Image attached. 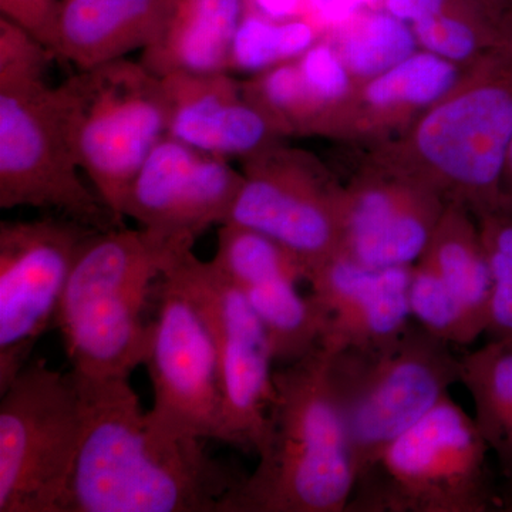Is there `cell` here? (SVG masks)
Segmentation results:
<instances>
[{
	"instance_id": "obj_1",
	"label": "cell",
	"mask_w": 512,
	"mask_h": 512,
	"mask_svg": "<svg viewBox=\"0 0 512 512\" xmlns=\"http://www.w3.org/2000/svg\"><path fill=\"white\" fill-rule=\"evenodd\" d=\"M74 376L86 426L55 512H222L247 473L212 458L204 441L157 433L130 380Z\"/></svg>"
},
{
	"instance_id": "obj_2",
	"label": "cell",
	"mask_w": 512,
	"mask_h": 512,
	"mask_svg": "<svg viewBox=\"0 0 512 512\" xmlns=\"http://www.w3.org/2000/svg\"><path fill=\"white\" fill-rule=\"evenodd\" d=\"M328 369V350L319 346L274 370L258 467L222 512H346L356 467Z\"/></svg>"
},
{
	"instance_id": "obj_3",
	"label": "cell",
	"mask_w": 512,
	"mask_h": 512,
	"mask_svg": "<svg viewBox=\"0 0 512 512\" xmlns=\"http://www.w3.org/2000/svg\"><path fill=\"white\" fill-rule=\"evenodd\" d=\"M188 251L190 245L146 229L94 232L73 266L55 320L74 375L92 382L130 380L146 365L148 292Z\"/></svg>"
},
{
	"instance_id": "obj_4",
	"label": "cell",
	"mask_w": 512,
	"mask_h": 512,
	"mask_svg": "<svg viewBox=\"0 0 512 512\" xmlns=\"http://www.w3.org/2000/svg\"><path fill=\"white\" fill-rule=\"evenodd\" d=\"M52 53L0 18V208H43L97 231L126 227L87 187L47 83Z\"/></svg>"
},
{
	"instance_id": "obj_5",
	"label": "cell",
	"mask_w": 512,
	"mask_h": 512,
	"mask_svg": "<svg viewBox=\"0 0 512 512\" xmlns=\"http://www.w3.org/2000/svg\"><path fill=\"white\" fill-rule=\"evenodd\" d=\"M490 447L450 394L356 478L346 512L503 510Z\"/></svg>"
},
{
	"instance_id": "obj_6",
	"label": "cell",
	"mask_w": 512,
	"mask_h": 512,
	"mask_svg": "<svg viewBox=\"0 0 512 512\" xmlns=\"http://www.w3.org/2000/svg\"><path fill=\"white\" fill-rule=\"evenodd\" d=\"M64 136L104 204L123 220L128 188L148 154L168 136L163 77L123 59L79 70L55 86Z\"/></svg>"
},
{
	"instance_id": "obj_7",
	"label": "cell",
	"mask_w": 512,
	"mask_h": 512,
	"mask_svg": "<svg viewBox=\"0 0 512 512\" xmlns=\"http://www.w3.org/2000/svg\"><path fill=\"white\" fill-rule=\"evenodd\" d=\"M328 353L329 383L352 447L356 478L460 382L461 357L417 320L383 345Z\"/></svg>"
},
{
	"instance_id": "obj_8",
	"label": "cell",
	"mask_w": 512,
	"mask_h": 512,
	"mask_svg": "<svg viewBox=\"0 0 512 512\" xmlns=\"http://www.w3.org/2000/svg\"><path fill=\"white\" fill-rule=\"evenodd\" d=\"M0 396V512H55L86 426L82 387L30 359Z\"/></svg>"
},
{
	"instance_id": "obj_9",
	"label": "cell",
	"mask_w": 512,
	"mask_h": 512,
	"mask_svg": "<svg viewBox=\"0 0 512 512\" xmlns=\"http://www.w3.org/2000/svg\"><path fill=\"white\" fill-rule=\"evenodd\" d=\"M164 275L187 293L210 330L231 446L258 456L275 397V362L264 325L244 292L194 252L181 256Z\"/></svg>"
},
{
	"instance_id": "obj_10",
	"label": "cell",
	"mask_w": 512,
	"mask_h": 512,
	"mask_svg": "<svg viewBox=\"0 0 512 512\" xmlns=\"http://www.w3.org/2000/svg\"><path fill=\"white\" fill-rule=\"evenodd\" d=\"M146 365L154 403L147 423L171 439L231 444L217 352L204 319L173 279L158 282Z\"/></svg>"
},
{
	"instance_id": "obj_11",
	"label": "cell",
	"mask_w": 512,
	"mask_h": 512,
	"mask_svg": "<svg viewBox=\"0 0 512 512\" xmlns=\"http://www.w3.org/2000/svg\"><path fill=\"white\" fill-rule=\"evenodd\" d=\"M94 232L62 215L0 222V393L55 323L73 266Z\"/></svg>"
},
{
	"instance_id": "obj_12",
	"label": "cell",
	"mask_w": 512,
	"mask_h": 512,
	"mask_svg": "<svg viewBox=\"0 0 512 512\" xmlns=\"http://www.w3.org/2000/svg\"><path fill=\"white\" fill-rule=\"evenodd\" d=\"M244 160V184L227 222L274 238L302 259L309 274L338 254L343 192L323 183L299 154L271 146Z\"/></svg>"
},
{
	"instance_id": "obj_13",
	"label": "cell",
	"mask_w": 512,
	"mask_h": 512,
	"mask_svg": "<svg viewBox=\"0 0 512 512\" xmlns=\"http://www.w3.org/2000/svg\"><path fill=\"white\" fill-rule=\"evenodd\" d=\"M512 143V90L484 84L440 104L417 128L419 153L463 201L493 210Z\"/></svg>"
},
{
	"instance_id": "obj_14",
	"label": "cell",
	"mask_w": 512,
	"mask_h": 512,
	"mask_svg": "<svg viewBox=\"0 0 512 512\" xmlns=\"http://www.w3.org/2000/svg\"><path fill=\"white\" fill-rule=\"evenodd\" d=\"M242 184L244 174L227 158L165 136L128 188L123 217L157 237L194 247L208 228L228 221Z\"/></svg>"
},
{
	"instance_id": "obj_15",
	"label": "cell",
	"mask_w": 512,
	"mask_h": 512,
	"mask_svg": "<svg viewBox=\"0 0 512 512\" xmlns=\"http://www.w3.org/2000/svg\"><path fill=\"white\" fill-rule=\"evenodd\" d=\"M412 265L369 268L335 254L312 269L309 296L323 318L320 346L328 352L373 348L397 338L412 318Z\"/></svg>"
},
{
	"instance_id": "obj_16",
	"label": "cell",
	"mask_w": 512,
	"mask_h": 512,
	"mask_svg": "<svg viewBox=\"0 0 512 512\" xmlns=\"http://www.w3.org/2000/svg\"><path fill=\"white\" fill-rule=\"evenodd\" d=\"M444 210L436 191L421 185L369 184L343 192L339 254L369 268L412 265Z\"/></svg>"
},
{
	"instance_id": "obj_17",
	"label": "cell",
	"mask_w": 512,
	"mask_h": 512,
	"mask_svg": "<svg viewBox=\"0 0 512 512\" xmlns=\"http://www.w3.org/2000/svg\"><path fill=\"white\" fill-rule=\"evenodd\" d=\"M161 77L170 101L168 136L222 158H247L272 146L278 130L231 74L180 72Z\"/></svg>"
},
{
	"instance_id": "obj_18",
	"label": "cell",
	"mask_w": 512,
	"mask_h": 512,
	"mask_svg": "<svg viewBox=\"0 0 512 512\" xmlns=\"http://www.w3.org/2000/svg\"><path fill=\"white\" fill-rule=\"evenodd\" d=\"M174 0H60L49 52L79 70L123 59L160 35Z\"/></svg>"
},
{
	"instance_id": "obj_19",
	"label": "cell",
	"mask_w": 512,
	"mask_h": 512,
	"mask_svg": "<svg viewBox=\"0 0 512 512\" xmlns=\"http://www.w3.org/2000/svg\"><path fill=\"white\" fill-rule=\"evenodd\" d=\"M244 13L245 0H174L160 35L143 50L141 63L158 76L227 72Z\"/></svg>"
},
{
	"instance_id": "obj_20",
	"label": "cell",
	"mask_w": 512,
	"mask_h": 512,
	"mask_svg": "<svg viewBox=\"0 0 512 512\" xmlns=\"http://www.w3.org/2000/svg\"><path fill=\"white\" fill-rule=\"evenodd\" d=\"M419 262L448 292L490 323L493 275L480 231L468 220L461 202L453 201L444 210Z\"/></svg>"
},
{
	"instance_id": "obj_21",
	"label": "cell",
	"mask_w": 512,
	"mask_h": 512,
	"mask_svg": "<svg viewBox=\"0 0 512 512\" xmlns=\"http://www.w3.org/2000/svg\"><path fill=\"white\" fill-rule=\"evenodd\" d=\"M460 383L467 387L478 430L497 458L505 481L512 478V339H490L461 357Z\"/></svg>"
},
{
	"instance_id": "obj_22",
	"label": "cell",
	"mask_w": 512,
	"mask_h": 512,
	"mask_svg": "<svg viewBox=\"0 0 512 512\" xmlns=\"http://www.w3.org/2000/svg\"><path fill=\"white\" fill-rule=\"evenodd\" d=\"M296 284L275 279L241 289L264 325L274 362L281 366L308 356L322 340V313L311 296L298 292Z\"/></svg>"
},
{
	"instance_id": "obj_23",
	"label": "cell",
	"mask_w": 512,
	"mask_h": 512,
	"mask_svg": "<svg viewBox=\"0 0 512 512\" xmlns=\"http://www.w3.org/2000/svg\"><path fill=\"white\" fill-rule=\"evenodd\" d=\"M212 264L239 289L275 279H308V266L274 238L244 225L225 222L217 235Z\"/></svg>"
},
{
	"instance_id": "obj_24",
	"label": "cell",
	"mask_w": 512,
	"mask_h": 512,
	"mask_svg": "<svg viewBox=\"0 0 512 512\" xmlns=\"http://www.w3.org/2000/svg\"><path fill=\"white\" fill-rule=\"evenodd\" d=\"M335 29L340 59L357 76L375 79L416 49V35L409 23L383 9L360 10Z\"/></svg>"
},
{
	"instance_id": "obj_25",
	"label": "cell",
	"mask_w": 512,
	"mask_h": 512,
	"mask_svg": "<svg viewBox=\"0 0 512 512\" xmlns=\"http://www.w3.org/2000/svg\"><path fill=\"white\" fill-rule=\"evenodd\" d=\"M318 29L308 18L274 20L245 12L229 50L227 72L261 73L291 62L315 45Z\"/></svg>"
},
{
	"instance_id": "obj_26",
	"label": "cell",
	"mask_w": 512,
	"mask_h": 512,
	"mask_svg": "<svg viewBox=\"0 0 512 512\" xmlns=\"http://www.w3.org/2000/svg\"><path fill=\"white\" fill-rule=\"evenodd\" d=\"M409 302L413 318L448 345H470L487 332V318L448 292L420 262L412 268Z\"/></svg>"
},
{
	"instance_id": "obj_27",
	"label": "cell",
	"mask_w": 512,
	"mask_h": 512,
	"mask_svg": "<svg viewBox=\"0 0 512 512\" xmlns=\"http://www.w3.org/2000/svg\"><path fill=\"white\" fill-rule=\"evenodd\" d=\"M457 80L453 63L433 53H413L370 82L366 99L376 107L423 106L446 96Z\"/></svg>"
},
{
	"instance_id": "obj_28",
	"label": "cell",
	"mask_w": 512,
	"mask_h": 512,
	"mask_svg": "<svg viewBox=\"0 0 512 512\" xmlns=\"http://www.w3.org/2000/svg\"><path fill=\"white\" fill-rule=\"evenodd\" d=\"M480 234L493 275L490 339H512V207L480 212Z\"/></svg>"
},
{
	"instance_id": "obj_29",
	"label": "cell",
	"mask_w": 512,
	"mask_h": 512,
	"mask_svg": "<svg viewBox=\"0 0 512 512\" xmlns=\"http://www.w3.org/2000/svg\"><path fill=\"white\" fill-rule=\"evenodd\" d=\"M298 64L311 96L316 123L326 106L348 93V67L340 59L338 50L326 43H315L299 57Z\"/></svg>"
},
{
	"instance_id": "obj_30",
	"label": "cell",
	"mask_w": 512,
	"mask_h": 512,
	"mask_svg": "<svg viewBox=\"0 0 512 512\" xmlns=\"http://www.w3.org/2000/svg\"><path fill=\"white\" fill-rule=\"evenodd\" d=\"M458 5L460 3L412 25L417 43L448 62L468 59L478 45L476 30L463 15H458Z\"/></svg>"
},
{
	"instance_id": "obj_31",
	"label": "cell",
	"mask_w": 512,
	"mask_h": 512,
	"mask_svg": "<svg viewBox=\"0 0 512 512\" xmlns=\"http://www.w3.org/2000/svg\"><path fill=\"white\" fill-rule=\"evenodd\" d=\"M59 5L60 0H0V12L49 50Z\"/></svg>"
},
{
	"instance_id": "obj_32",
	"label": "cell",
	"mask_w": 512,
	"mask_h": 512,
	"mask_svg": "<svg viewBox=\"0 0 512 512\" xmlns=\"http://www.w3.org/2000/svg\"><path fill=\"white\" fill-rule=\"evenodd\" d=\"M457 3V0H383L380 6L394 18L413 25L421 19L444 12Z\"/></svg>"
},
{
	"instance_id": "obj_33",
	"label": "cell",
	"mask_w": 512,
	"mask_h": 512,
	"mask_svg": "<svg viewBox=\"0 0 512 512\" xmlns=\"http://www.w3.org/2000/svg\"><path fill=\"white\" fill-rule=\"evenodd\" d=\"M504 180L507 181L508 188L504 191L501 202L512 205V143L510 148V154H508L507 170H505ZM503 180V181H504Z\"/></svg>"
},
{
	"instance_id": "obj_34",
	"label": "cell",
	"mask_w": 512,
	"mask_h": 512,
	"mask_svg": "<svg viewBox=\"0 0 512 512\" xmlns=\"http://www.w3.org/2000/svg\"><path fill=\"white\" fill-rule=\"evenodd\" d=\"M383 0H348L350 6L360 12L365 9H375L377 6L382 5Z\"/></svg>"
},
{
	"instance_id": "obj_35",
	"label": "cell",
	"mask_w": 512,
	"mask_h": 512,
	"mask_svg": "<svg viewBox=\"0 0 512 512\" xmlns=\"http://www.w3.org/2000/svg\"><path fill=\"white\" fill-rule=\"evenodd\" d=\"M501 503L504 511H512V478L507 480V490L501 495Z\"/></svg>"
},
{
	"instance_id": "obj_36",
	"label": "cell",
	"mask_w": 512,
	"mask_h": 512,
	"mask_svg": "<svg viewBox=\"0 0 512 512\" xmlns=\"http://www.w3.org/2000/svg\"><path fill=\"white\" fill-rule=\"evenodd\" d=\"M512 0H490L491 6H497V5H511Z\"/></svg>"
},
{
	"instance_id": "obj_37",
	"label": "cell",
	"mask_w": 512,
	"mask_h": 512,
	"mask_svg": "<svg viewBox=\"0 0 512 512\" xmlns=\"http://www.w3.org/2000/svg\"><path fill=\"white\" fill-rule=\"evenodd\" d=\"M471 2L477 6H487V8L490 6V2H488V0H471Z\"/></svg>"
},
{
	"instance_id": "obj_38",
	"label": "cell",
	"mask_w": 512,
	"mask_h": 512,
	"mask_svg": "<svg viewBox=\"0 0 512 512\" xmlns=\"http://www.w3.org/2000/svg\"><path fill=\"white\" fill-rule=\"evenodd\" d=\"M505 205H510V204H505ZM510 207H512V205H510Z\"/></svg>"
}]
</instances>
